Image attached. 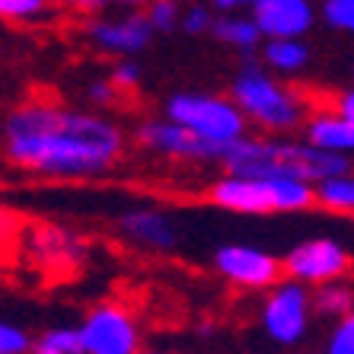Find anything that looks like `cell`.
I'll use <instances>...</instances> for the list:
<instances>
[{
	"mask_svg": "<svg viewBox=\"0 0 354 354\" xmlns=\"http://www.w3.org/2000/svg\"><path fill=\"white\" fill-rule=\"evenodd\" d=\"M3 153L29 173L90 179L122 160L124 134L102 115L67 109L51 96H29L3 122Z\"/></svg>",
	"mask_w": 354,
	"mask_h": 354,
	"instance_id": "obj_1",
	"label": "cell"
},
{
	"mask_svg": "<svg viewBox=\"0 0 354 354\" xmlns=\"http://www.w3.org/2000/svg\"><path fill=\"white\" fill-rule=\"evenodd\" d=\"M221 166L227 176H243V179H300L316 185L332 176L351 173V157L319 150L306 140L239 138L227 147Z\"/></svg>",
	"mask_w": 354,
	"mask_h": 354,
	"instance_id": "obj_2",
	"label": "cell"
},
{
	"mask_svg": "<svg viewBox=\"0 0 354 354\" xmlns=\"http://www.w3.org/2000/svg\"><path fill=\"white\" fill-rule=\"evenodd\" d=\"M233 102L246 122L272 134H288L304 128L306 115L316 106L306 90L284 86V83L265 77L252 61H246V71L233 80Z\"/></svg>",
	"mask_w": 354,
	"mask_h": 354,
	"instance_id": "obj_3",
	"label": "cell"
},
{
	"mask_svg": "<svg viewBox=\"0 0 354 354\" xmlns=\"http://www.w3.org/2000/svg\"><path fill=\"white\" fill-rule=\"evenodd\" d=\"M207 201L233 214H290L316 205L313 185L300 179H243L223 176L207 189Z\"/></svg>",
	"mask_w": 354,
	"mask_h": 354,
	"instance_id": "obj_4",
	"label": "cell"
},
{
	"mask_svg": "<svg viewBox=\"0 0 354 354\" xmlns=\"http://www.w3.org/2000/svg\"><path fill=\"white\" fill-rule=\"evenodd\" d=\"M166 118L217 147H230L233 140L246 138L249 124L233 99L211 96V93H176L166 102Z\"/></svg>",
	"mask_w": 354,
	"mask_h": 354,
	"instance_id": "obj_5",
	"label": "cell"
},
{
	"mask_svg": "<svg viewBox=\"0 0 354 354\" xmlns=\"http://www.w3.org/2000/svg\"><path fill=\"white\" fill-rule=\"evenodd\" d=\"M262 332L272 338L274 345L294 348L300 345L313 322V300L310 288L297 284L290 278H281L274 288L265 290L262 300Z\"/></svg>",
	"mask_w": 354,
	"mask_h": 354,
	"instance_id": "obj_6",
	"label": "cell"
},
{
	"mask_svg": "<svg viewBox=\"0 0 354 354\" xmlns=\"http://www.w3.org/2000/svg\"><path fill=\"white\" fill-rule=\"evenodd\" d=\"M83 354H140V322L124 304H96L77 326Z\"/></svg>",
	"mask_w": 354,
	"mask_h": 354,
	"instance_id": "obj_7",
	"label": "cell"
},
{
	"mask_svg": "<svg viewBox=\"0 0 354 354\" xmlns=\"http://www.w3.org/2000/svg\"><path fill=\"white\" fill-rule=\"evenodd\" d=\"M351 252H348L338 239H304L290 249L288 256L281 259V268H284V278L304 284V288H319V284H329V281H345L351 274Z\"/></svg>",
	"mask_w": 354,
	"mask_h": 354,
	"instance_id": "obj_8",
	"label": "cell"
},
{
	"mask_svg": "<svg viewBox=\"0 0 354 354\" xmlns=\"http://www.w3.org/2000/svg\"><path fill=\"white\" fill-rule=\"evenodd\" d=\"M214 272L230 288L239 290H268L284 278L281 259L268 249L246 246V243H227L214 252Z\"/></svg>",
	"mask_w": 354,
	"mask_h": 354,
	"instance_id": "obj_9",
	"label": "cell"
},
{
	"mask_svg": "<svg viewBox=\"0 0 354 354\" xmlns=\"http://www.w3.org/2000/svg\"><path fill=\"white\" fill-rule=\"evenodd\" d=\"M138 144L157 157L166 160H179V163H207V160H217L227 153V147H217L211 140L192 134L189 128L169 122V118H150L138 128Z\"/></svg>",
	"mask_w": 354,
	"mask_h": 354,
	"instance_id": "obj_10",
	"label": "cell"
},
{
	"mask_svg": "<svg viewBox=\"0 0 354 354\" xmlns=\"http://www.w3.org/2000/svg\"><path fill=\"white\" fill-rule=\"evenodd\" d=\"M316 10L310 0H256L252 3V23L265 39H300L310 32Z\"/></svg>",
	"mask_w": 354,
	"mask_h": 354,
	"instance_id": "obj_11",
	"label": "cell"
},
{
	"mask_svg": "<svg viewBox=\"0 0 354 354\" xmlns=\"http://www.w3.org/2000/svg\"><path fill=\"white\" fill-rule=\"evenodd\" d=\"M32 259L48 274H71L86 259V243L77 233L61 227H35L32 230Z\"/></svg>",
	"mask_w": 354,
	"mask_h": 354,
	"instance_id": "obj_12",
	"label": "cell"
},
{
	"mask_svg": "<svg viewBox=\"0 0 354 354\" xmlns=\"http://www.w3.org/2000/svg\"><path fill=\"white\" fill-rule=\"evenodd\" d=\"M86 35H90L96 48L109 51V55H128L131 58L140 48H147L153 29H150L144 13H128V17L118 19H90Z\"/></svg>",
	"mask_w": 354,
	"mask_h": 354,
	"instance_id": "obj_13",
	"label": "cell"
},
{
	"mask_svg": "<svg viewBox=\"0 0 354 354\" xmlns=\"http://www.w3.org/2000/svg\"><path fill=\"white\" fill-rule=\"evenodd\" d=\"M118 233L150 252H173L179 246V230L169 214L157 207H131L115 221Z\"/></svg>",
	"mask_w": 354,
	"mask_h": 354,
	"instance_id": "obj_14",
	"label": "cell"
},
{
	"mask_svg": "<svg viewBox=\"0 0 354 354\" xmlns=\"http://www.w3.org/2000/svg\"><path fill=\"white\" fill-rule=\"evenodd\" d=\"M306 128V144H313L319 150H332V153H354V124L335 115L329 106H313V112L304 122Z\"/></svg>",
	"mask_w": 354,
	"mask_h": 354,
	"instance_id": "obj_15",
	"label": "cell"
},
{
	"mask_svg": "<svg viewBox=\"0 0 354 354\" xmlns=\"http://www.w3.org/2000/svg\"><path fill=\"white\" fill-rule=\"evenodd\" d=\"M310 300H313V316H319V319L338 322L348 313H354V288L348 281L319 284V288L310 290Z\"/></svg>",
	"mask_w": 354,
	"mask_h": 354,
	"instance_id": "obj_16",
	"label": "cell"
},
{
	"mask_svg": "<svg viewBox=\"0 0 354 354\" xmlns=\"http://www.w3.org/2000/svg\"><path fill=\"white\" fill-rule=\"evenodd\" d=\"M316 205L335 214H354V173H342L313 185Z\"/></svg>",
	"mask_w": 354,
	"mask_h": 354,
	"instance_id": "obj_17",
	"label": "cell"
},
{
	"mask_svg": "<svg viewBox=\"0 0 354 354\" xmlns=\"http://www.w3.org/2000/svg\"><path fill=\"white\" fill-rule=\"evenodd\" d=\"M211 32L223 41V45H233L239 51H252L262 39L259 26L252 19H243V17H221L211 23Z\"/></svg>",
	"mask_w": 354,
	"mask_h": 354,
	"instance_id": "obj_18",
	"label": "cell"
},
{
	"mask_svg": "<svg viewBox=\"0 0 354 354\" xmlns=\"http://www.w3.org/2000/svg\"><path fill=\"white\" fill-rule=\"evenodd\" d=\"M310 61V51L300 39H268L265 45V64H272L281 74H294Z\"/></svg>",
	"mask_w": 354,
	"mask_h": 354,
	"instance_id": "obj_19",
	"label": "cell"
},
{
	"mask_svg": "<svg viewBox=\"0 0 354 354\" xmlns=\"http://www.w3.org/2000/svg\"><path fill=\"white\" fill-rule=\"evenodd\" d=\"M29 354H83L80 332H77V326H51L32 338Z\"/></svg>",
	"mask_w": 354,
	"mask_h": 354,
	"instance_id": "obj_20",
	"label": "cell"
},
{
	"mask_svg": "<svg viewBox=\"0 0 354 354\" xmlns=\"http://www.w3.org/2000/svg\"><path fill=\"white\" fill-rule=\"evenodd\" d=\"M144 17H147L153 32H169V29L179 23V3H176V0H147Z\"/></svg>",
	"mask_w": 354,
	"mask_h": 354,
	"instance_id": "obj_21",
	"label": "cell"
},
{
	"mask_svg": "<svg viewBox=\"0 0 354 354\" xmlns=\"http://www.w3.org/2000/svg\"><path fill=\"white\" fill-rule=\"evenodd\" d=\"M32 351V335L19 322L0 319V354H29Z\"/></svg>",
	"mask_w": 354,
	"mask_h": 354,
	"instance_id": "obj_22",
	"label": "cell"
},
{
	"mask_svg": "<svg viewBox=\"0 0 354 354\" xmlns=\"http://www.w3.org/2000/svg\"><path fill=\"white\" fill-rule=\"evenodd\" d=\"M51 10V0H0V19H35Z\"/></svg>",
	"mask_w": 354,
	"mask_h": 354,
	"instance_id": "obj_23",
	"label": "cell"
},
{
	"mask_svg": "<svg viewBox=\"0 0 354 354\" xmlns=\"http://www.w3.org/2000/svg\"><path fill=\"white\" fill-rule=\"evenodd\" d=\"M322 17L332 29L354 35V0H326L322 3Z\"/></svg>",
	"mask_w": 354,
	"mask_h": 354,
	"instance_id": "obj_24",
	"label": "cell"
},
{
	"mask_svg": "<svg viewBox=\"0 0 354 354\" xmlns=\"http://www.w3.org/2000/svg\"><path fill=\"white\" fill-rule=\"evenodd\" d=\"M326 354H354V313H348L345 319L335 322L329 345H326Z\"/></svg>",
	"mask_w": 354,
	"mask_h": 354,
	"instance_id": "obj_25",
	"label": "cell"
},
{
	"mask_svg": "<svg viewBox=\"0 0 354 354\" xmlns=\"http://www.w3.org/2000/svg\"><path fill=\"white\" fill-rule=\"evenodd\" d=\"M138 80H140V71L131 58H124L122 64H115V71L109 77V83L115 86V93H131L134 86H138Z\"/></svg>",
	"mask_w": 354,
	"mask_h": 354,
	"instance_id": "obj_26",
	"label": "cell"
},
{
	"mask_svg": "<svg viewBox=\"0 0 354 354\" xmlns=\"http://www.w3.org/2000/svg\"><path fill=\"white\" fill-rule=\"evenodd\" d=\"M211 23H214V17L207 13V7H192L189 13L182 17V29H185V32H192V35L207 32V29H211Z\"/></svg>",
	"mask_w": 354,
	"mask_h": 354,
	"instance_id": "obj_27",
	"label": "cell"
},
{
	"mask_svg": "<svg viewBox=\"0 0 354 354\" xmlns=\"http://www.w3.org/2000/svg\"><path fill=\"white\" fill-rule=\"evenodd\" d=\"M329 109L335 112V115L345 118V122L354 124V90H345V93H338V96H332Z\"/></svg>",
	"mask_w": 354,
	"mask_h": 354,
	"instance_id": "obj_28",
	"label": "cell"
},
{
	"mask_svg": "<svg viewBox=\"0 0 354 354\" xmlns=\"http://www.w3.org/2000/svg\"><path fill=\"white\" fill-rule=\"evenodd\" d=\"M86 96H90L93 102H99V106H109V102L118 99V93L109 80H99V83H90V86H86Z\"/></svg>",
	"mask_w": 354,
	"mask_h": 354,
	"instance_id": "obj_29",
	"label": "cell"
},
{
	"mask_svg": "<svg viewBox=\"0 0 354 354\" xmlns=\"http://www.w3.org/2000/svg\"><path fill=\"white\" fill-rule=\"evenodd\" d=\"M256 0H214V7L217 10H223V13H233V10H239V7H252Z\"/></svg>",
	"mask_w": 354,
	"mask_h": 354,
	"instance_id": "obj_30",
	"label": "cell"
},
{
	"mask_svg": "<svg viewBox=\"0 0 354 354\" xmlns=\"http://www.w3.org/2000/svg\"><path fill=\"white\" fill-rule=\"evenodd\" d=\"M140 354H157V351H140Z\"/></svg>",
	"mask_w": 354,
	"mask_h": 354,
	"instance_id": "obj_31",
	"label": "cell"
}]
</instances>
